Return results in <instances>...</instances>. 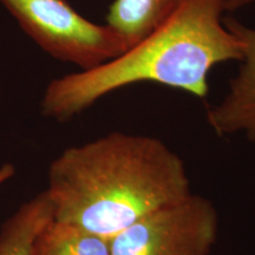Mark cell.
Returning a JSON list of instances; mask_svg holds the SVG:
<instances>
[{
	"mask_svg": "<svg viewBox=\"0 0 255 255\" xmlns=\"http://www.w3.org/2000/svg\"><path fill=\"white\" fill-rule=\"evenodd\" d=\"M255 4V0H227L226 2V12H235L246 6Z\"/></svg>",
	"mask_w": 255,
	"mask_h": 255,
	"instance_id": "obj_10",
	"label": "cell"
},
{
	"mask_svg": "<svg viewBox=\"0 0 255 255\" xmlns=\"http://www.w3.org/2000/svg\"><path fill=\"white\" fill-rule=\"evenodd\" d=\"M45 190L55 221L109 240L193 193L184 161L163 141L122 131L62 151Z\"/></svg>",
	"mask_w": 255,
	"mask_h": 255,
	"instance_id": "obj_1",
	"label": "cell"
},
{
	"mask_svg": "<svg viewBox=\"0 0 255 255\" xmlns=\"http://www.w3.org/2000/svg\"><path fill=\"white\" fill-rule=\"evenodd\" d=\"M30 255H111L110 240L52 220L33 241Z\"/></svg>",
	"mask_w": 255,
	"mask_h": 255,
	"instance_id": "obj_8",
	"label": "cell"
},
{
	"mask_svg": "<svg viewBox=\"0 0 255 255\" xmlns=\"http://www.w3.org/2000/svg\"><path fill=\"white\" fill-rule=\"evenodd\" d=\"M15 174V168L14 165L9 162H6V163L0 165V186L7 182L8 180H11L12 177L14 176Z\"/></svg>",
	"mask_w": 255,
	"mask_h": 255,
	"instance_id": "obj_9",
	"label": "cell"
},
{
	"mask_svg": "<svg viewBox=\"0 0 255 255\" xmlns=\"http://www.w3.org/2000/svg\"><path fill=\"white\" fill-rule=\"evenodd\" d=\"M20 27L41 49L63 62L89 70L127 50L122 37L92 23L66 0H0Z\"/></svg>",
	"mask_w": 255,
	"mask_h": 255,
	"instance_id": "obj_3",
	"label": "cell"
},
{
	"mask_svg": "<svg viewBox=\"0 0 255 255\" xmlns=\"http://www.w3.org/2000/svg\"><path fill=\"white\" fill-rule=\"evenodd\" d=\"M223 24L241 41V66L225 97L207 111V123L218 136L242 135L255 144V28L233 17Z\"/></svg>",
	"mask_w": 255,
	"mask_h": 255,
	"instance_id": "obj_5",
	"label": "cell"
},
{
	"mask_svg": "<svg viewBox=\"0 0 255 255\" xmlns=\"http://www.w3.org/2000/svg\"><path fill=\"white\" fill-rule=\"evenodd\" d=\"M182 0H114L107 25L122 37L127 50L163 24Z\"/></svg>",
	"mask_w": 255,
	"mask_h": 255,
	"instance_id": "obj_6",
	"label": "cell"
},
{
	"mask_svg": "<svg viewBox=\"0 0 255 255\" xmlns=\"http://www.w3.org/2000/svg\"><path fill=\"white\" fill-rule=\"evenodd\" d=\"M226 2L182 0L163 24L122 55L51 82L41 114L66 122L104 96L143 82L207 97L212 70L242 59L241 41L223 24Z\"/></svg>",
	"mask_w": 255,
	"mask_h": 255,
	"instance_id": "obj_2",
	"label": "cell"
},
{
	"mask_svg": "<svg viewBox=\"0 0 255 255\" xmlns=\"http://www.w3.org/2000/svg\"><path fill=\"white\" fill-rule=\"evenodd\" d=\"M53 220L46 190L25 201L0 226V255H30L33 241Z\"/></svg>",
	"mask_w": 255,
	"mask_h": 255,
	"instance_id": "obj_7",
	"label": "cell"
},
{
	"mask_svg": "<svg viewBox=\"0 0 255 255\" xmlns=\"http://www.w3.org/2000/svg\"><path fill=\"white\" fill-rule=\"evenodd\" d=\"M218 238L214 203L191 193L115 235L111 255H210Z\"/></svg>",
	"mask_w": 255,
	"mask_h": 255,
	"instance_id": "obj_4",
	"label": "cell"
}]
</instances>
